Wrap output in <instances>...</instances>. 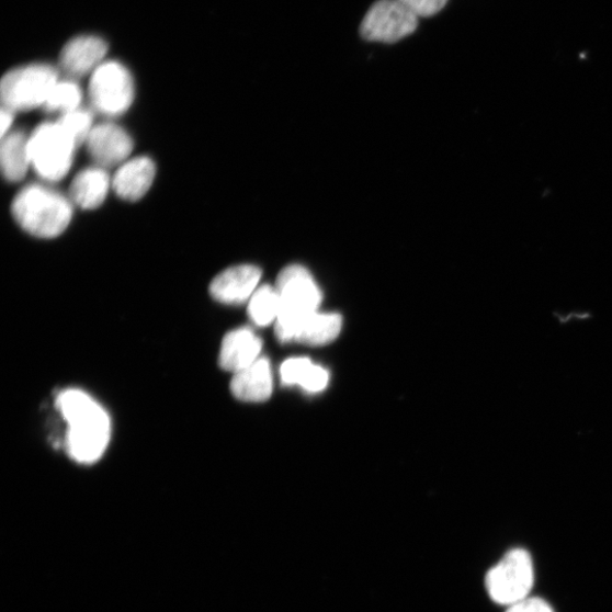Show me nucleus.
<instances>
[{
  "label": "nucleus",
  "mask_w": 612,
  "mask_h": 612,
  "mask_svg": "<svg viewBox=\"0 0 612 612\" xmlns=\"http://www.w3.org/2000/svg\"><path fill=\"white\" fill-rule=\"evenodd\" d=\"M86 145L90 157L101 168L123 165L133 150L129 134L112 123L95 125Z\"/></svg>",
  "instance_id": "1a4fd4ad"
},
{
  "label": "nucleus",
  "mask_w": 612,
  "mask_h": 612,
  "mask_svg": "<svg viewBox=\"0 0 612 612\" xmlns=\"http://www.w3.org/2000/svg\"><path fill=\"white\" fill-rule=\"evenodd\" d=\"M506 612H555L552 605L540 598H528L513 605H509Z\"/></svg>",
  "instance_id": "5701e85b"
},
{
  "label": "nucleus",
  "mask_w": 612,
  "mask_h": 612,
  "mask_svg": "<svg viewBox=\"0 0 612 612\" xmlns=\"http://www.w3.org/2000/svg\"><path fill=\"white\" fill-rule=\"evenodd\" d=\"M58 124L72 136L78 147L86 144L93 126L92 114L82 109L63 114L57 121Z\"/></svg>",
  "instance_id": "412c9836"
},
{
  "label": "nucleus",
  "mask_w": 612,
  "mask_h": 612,
  "mask_svg": "<svg viewBox=\"0 0 612 612\" xmlns=\"http://www.w3.org/2000/svg\"><path fill=\"white\" fill-rule=\"evenodd\" d=\"M281 379L286 386H299L308 393H320L328 386L329 373L308 358H294L282 364Z\"/></svg>",
  "instance_id": "f3484780"
},
{
  "label": "nucleus",
  "mask_w": 612,
  "mask_h": 612,
  "mask_svg": "<svg viewBox=\"0 0 612 612\" xmlns=\"http://www.w3.org/2000/svg\"><path fill=\"white\" fill-rule=\"evenodd\" d=\"M343 319L337 314H313L296 326L293 342L309 347H325L338 337Z\"/></svg>",
  "instance_id": "dca6fc26"
},
{
  "label": "nucleus",
  "mask_w": 612,
  "mask_h": 612,
  "mask_svg": "<svg viewBox=\"0 0 612 612\" xmlns=\"http://www.w3.org/2000/svg\"><path fill=\"white\" fill-rule=\"evenodd\" d=\"M262 272L252 264L231 267L222 272L211 285L212 296L224 304H241L250 301L259 288Z\"/></svg>",
  "instance_id": "9b49d317"
},
{
  "label": "nucleus",
  "mask_w": 612,
  "mask_h": 612,
  "mask_svg": "<svg viewBox=\"0 0 612 612\" xmlns=\"http://www.w3.org/2000/svg\"><path fill=\"white\" fill-rule=\"evenodd\" d=\"M156 177V165L148 157L125 161L118 168L112 186L126 201H138L150 190Z\"/></svg>",
  "instance_id": "ddd939ff"
},
{
  "label": "nucleus",
  "mask_w": 612,
  "mask_h": 612,
  "mask_svg": "<svg viewBox=\"0 0 612 612\" xmlns=\"http://www.w3.org/2000/svg\"><path fill=\"white\" fill-rule=\"evenodd\" d=\"M56 406L68 424V454L81 464H92L101 458L109 447L112 430L104 407L80 389L60 393Z\"/></svg>",
  "instance_id": "f257e3e1"
},
{
  "label": "nucleus",
  "mask_w": 612,
  "mask_h": 612,
  "mask_svg": "<svg viewBox=\"0 0 612 612\" xmlns=\"http://www.w3.org/2000/svg\"><path fill=\"white\" fill-rule=\"evenodd\" d=\"M418 26L419 18L398 0H378L365 14L360 33L367 42L394 44L410 36Z\"/></svg>",
  "instance_id": "6e6552de"
},
{
  "label": "nucleus",
  "mask_w": 612,
  "mask_h": 612,
  "mask_svg": "<svg viewBox=\"0 0 612 612\" xmlns=\"http://www.w3.org/2000/svg\"><path fill=\"white\" fill-rule=\"evenodd\" d=\"M261 338L250 328L228 332L222 343L219 364L234 374L245 370L260 359Z\"/></svg>",
  "instance_id": "f8f14e48"
},
{
  "label": "nucleus",
  "mask_w": 612,
  "mask_h": 612,
  "mask_svg": "<svg viewBox=\"0 0 612 612\" xmlns=\"http://www.w3.org/2000/svg\"><path fill=\"white\" fill-rule=\"evenodd\" d=\"M274 379L269 361L260 358L245 370L234 374L230 383L231 394L242 401L262 403L270 398Z\"/></svg>",
  "instance_id": "4468645a"
},
{
  "label": "nucleus",
  "mask_w": 612,
  "mask_h": 612,
  "mask_svg": "<svg viewBox=\"0 0 612 612\" xmlns=\"http://www.w3.org/2000/svg\"><path fill=\"white\" fill-rule=\"evenodd\" d=\"M0 163L4 178L10 182H19L26 175L31 166L29 138L23 132H10L2 138Z\"/></svg>",
  "instance_id": "a211bd4d"
},
{
  "label": "nucleus",
  "mask_w": 612,
  "mask_h": 612,
  "mask_svg": "<svg viewBox=\"0 0 612 612\" xmlns=\"http://www.w3.org/2000/svg\"><path fill=\"white\" fill-rule=\"evenodd\" d=\"M112 180L105 168L90 167L80 172L70 189L71 200L86 211L97 209L105 202Z\"/></svg>",
  "instance_id": "2eb2a0df"
},
{
  "label": "nucleus",
  "mask_w": 612,
  "mask_h": 612,
  "mask_svg": "<svg viewBox=\"0 0 612 612\" xmlns=\"http://www.w3.org/2000/svg\"><path fill=\"white\" fill-rule=\"evenodd\" d=\"M281 310V299L276 287L263 285L249 301V316L259 327L276 322Z\"/></svg>",
  "instance_id": "6ab92c4d"
},
{
  "label": "nucleus",
  "mask_w": 612,
  "mask_h": 612,
  "mask_svg": "<svg viewBox=\"0 0 612 612\" xmlns=\"http://www.w3.org/2000/svg\"><path fill=\"white\" fill-rule=\"evenodd\" d=\"M109 50L104 39L81 36L68 42L59 57L61 70L71 78H82L93 73L102 64Z\"/></svg>",
  "instance_id": "9d476101"
},
{
  "label": "nucleus",
  "mask_w": 612,
  "mask_h": 612,
  "mask_svg": "<svg viewBox=\"0 0 612 612\" xmlns=\"http://www.w3.org/2000/svg\"><path fill=\"white\" fill-rule=\"evenodd\" d=\"M281 310L275 322L281 343L293 342V333L301 320L318 313L322 293L310 271L299 264L282 270L276 284Z\"/></svg>",
  "instance_id": "7ed1b4c3"
},
{
  "label": "nucleus",
  "mask_w": 612,
  "mask_h": 612,
  "mask_svg": "<svg viewBox=\"0 0 612 612\" xmlns=\"http://www.w3.org/2000/svg\"><path fill=\"white\" fill-rule=\"evenodd\" d=\"M398 2L417 18H430L444 9L449 0H398Z\"/></svg>",
  "instance_id": "4be33fe9"
},
{
  "label": "nucleus",
  "mask_w": 612,
  "mask_h": 612,
  "mask_svg": "<svg viewBox=\"0 0 612 612\" xmlns=\"http://www.w3.org/2000/svg\"><path fill=\"white\" fill-rule=\"evenodd\" d=\"M14 121V113L8 109L2 110V138L10 133Z\"/></svg>",
  "instance_id": "b1692460"
},
{
  "label": "nucleus",
  "mask_w": 612,
  "mask_h": 612,
  "mask_svg": "<svg viewBox=\"0 0 612 612\" xmlns=\"http://www.w3.org/2000/svg\"><path fill=\"white\" fill-rule=\"evenodd\" d=\"M82 98V90L77 82L59 80L43 109L47 112L60 113L63 115L80 109Z\"/></svg>",
  "instance_id": "aec40b11"
},
{
  "label": "nucleus",
  "mask_w": 612,
  "mask_h": 612,
  "mask_svg": "<svg viewBox=\"0 0 612 612\" xmlns=\"http://www.w3.org/2000/svg\"><path fill=\"white\" fill-rule=\"evenodd\" d=\"M134 94L133 78L121 63H102L92 73L89 98L97 112L106 116L123 115L132 106Z\"/></svg>",
  "instance_id": "0eeeda50"
},
{
  "label": "nucleus",
  "mask_w": 612,
  "mask_h": 612,
  "mask_svg": "<svg viewBox=\"0 0 612 612\" xmlns=\"http://www.w3.org/2000/svg\"><path fill=\"white\" fill-rule=\"evenodd\" d=\"M77 148L58 122L44 123L29 136L31 166L48 182H58L70 172Z\"/></svg>",
  "instance_id": "20e7f679"
},
{
  "label": "nucleus",
  "mask_w": 612,
  "mask_h": 612,
  "mask_svg": "<svg viewBox=\"0 0 612 612\" xmlns=\"http://www.w3.org/2000/svg\"><path fill=\"white\" fill-rule=\"evenodd\" d=\"M534 585V568L524 549L508 552L486 576V589L498 604L513 605L529 598Z\"/></svg>",
  "instance_id": "423d86ee"
},
{
  "label": "nucleus",
  "mask_w": 612,
  "mask_h": 612,
  "mask_svg": "<svg viewBox=\"0 0 612 612\" xmlns=\"http://www.w3.org/2000/svg\"><path fill=\"white\" fill-rule=\"evenodd\" d=\"M58 81V71L48 64L15 68L3 78L0 86L3 107L13 113L44 107Z\"/></svg>",
  "instance_id": "39448f33"
},
{
  "label": "nucleus",
  "mask_w": 612,
  "mask_h": 612,
  "mask_svg": "<svg viewBox=\"0 0 612 612\" xmlns=\"http://www.w3.org/2000/svg\"><path fill=\"white\" fill-rule=\"evenodd\" d=\"M12 214L26 233L39 238L63 234L73 217L72 202L57 191L43 185L21 190L12 203Z\"/></svg>",
  "instance_id": "f03ea898"
}]
</instances>
